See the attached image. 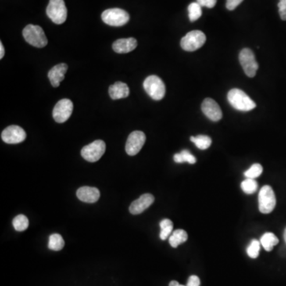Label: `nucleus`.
<instances>
[{"mask_svg":"<svg viewBox=\"0 0 286 286\" xmlns=\"http://www.w3.org/2000/svg\"><path fill=\"white\" fill-rule=\"evenodd\" d=\"M227 100L234 109L241 112H249L256 108V104L244 91L233 88L227 94Z\"/></svg>","mask_w":286,"mask_h":286,"instance_id":"nucleus-1","label":"nucleus"},{"mask_svg":"<svg viewBox=\"0 0 286 286\" xmlns=\"http://www.w3.org/2000/svg\"><path fill=\"white\" fill-rule=\"evenodd\" d=\"M23 37L26 42L37 48H43L48 44V39L41 26L30 24L25 27Z\"/></svg>","mask_w":286,"mask_h":286,"instance_id":"nucleus-2","label":"nucleus"},{"mask_svg":"<svg viewBox=\"0 0 286 286\" xmlns=\"http://www.w3.org/2000/svg\"><path fill=\"white\" fill-rule=\"evenodd\" d=\"M144 89L147 94L155 101H161L166 95V86L162 79L158 76H150L144 80Z\"/></svg>","mask_w":286,"mask_h":286,"instance_id":"nucleus-3","label":"nucleus"},{"mask_svg":"<svg viewBox=\"0 0 286 286\" xmlns=\"http://www.w3.org/2000/svg\"><path fill=\"white\" fill-rule=\"evenodd\" d=\"M48 17L55 24H62L67 19V8L64 0H50L46 8Z\"/></svg>","mask_w":286,"mask_h":286,"instance_id":"nucleus-4","label":"nucleus"},{"mask_svg":"<svg viewBox=\"0 0 286 286\" xmlns=\"http://www.w3.org/2000/svg\"><path fill=\"white\" fill-rule=\"evenodd\" d=\"M206 41V36L201 30L188 32L180 41V46L185 51L194 52L201 48Z\"/></svg>","mask_w":286,"mask_h":286,"instance_id":"nucleus-5","label":"nucleus"},{"mask_svg":"<svg viewBox=\"0 0 286 286\" xmlns=\"http://www.w3.org/2000/svg\"><path fill=\"white\" fill-rule=\"evenodd\" d=\"M276 206V197L273 188L269 185H265L261 188L258 194V208L263 214L273 212Z\"/></svg>","mask_w":286,"mask_h":286,"instance_id":"nucleus-6","label":"nucleus"},{"mask_svg":"<svg viewBox=\"0 0 286 286\" xmlns=\"http://www.w3.org/2000/svg\"><path fill=\"white\" fill-rule=\"evenodd\" d=\"M101 17L104 23L112 26H124L130 20L129 14L119 8L106 10L103 12Z\"/></svg>","mask_w":286,"mask_h":286,"instance_id":"nucleus-7","label":"nucleus"},{"mask_svg":"<svg viewBox=\"0 0 286 286\" xmlns=\"http://www.w3.org/2000/svg\"><path fill=\"white\" fill-rule=\"evenodd\" d=\"M106 151V144L102 140H96L81 150V156L89 162H96L101 159Z\"/></svg>","mask_w":286,"mask_h":286,"instance_id":"nucleus-8","label":"nucleus"},{"mask_svg":"<svg viewBox=\"0 0 286 286\" xmlns=\"http://www.w3.org/2000/svg\"><path fill=\"white\" fill-rule=\"evenodd\" d=\"M239 59L245 74L251 78L255 77L258 69V64L253 51L248 48L242 50Z\"/></svg>","mask_w":286,"mask_h":286,"instance_id":"nucleus-9","label":"nucleus"},{"mask_svg":"<svg viewBox=\"0 0 286 286\" xmlns=\"http://www.w3.org/2000/svg\"><path fill=\"white\" fill-rule=\"evenodd\" d=\"M73 104L69 99L58 101L53 111V117L57 123H65L73 113Z\"/></svg>","mask_w":286,"mask_h":286,"instance_id":"nucleus-10","label":"nucleus"},{"mask_svg":"<svg viewBox=\"0 0 286 286\" xmlns=\"http://www.w3.org/2000/svg\"><path fill=\"white\" fill-rule=\"evenodd\" d=\"M146 142V135L139 130L130 133L126 143V152L130 156L137 155Z\"/></svg>","mask_w":286,"mask_h":286,"instance_id":"nucleus-11","label":"nucleus"},{"mask_svg":"<svg viewBox=\"0 0 286 286\" xmlns=\"http://www.w3.org/2000/svg\"><path fill=\"white\" fill-rule=\"evenodd\" d=\"M3 141L8 144H18L23 142L26 139V134L25 130L19 126H8L2 132Z\"/></svg>","mask_w":286,"mask_h":286,"instance_id":"nucleus-12","label":"nucleus"},{"mask_svg":"<svg viewBox=\"0 0 286 286\" xmlns=\"http://www.w3.org/2000/svg\"><path fill=\"white\" fill-rule=\"evenodd\" d=\"M202 112L210 120L217 122L223 117L221 109L219 104L211 98L205 99L201 106Z\"/></svg>","mask_w":286,"mask_h":286,"instance_id":"nucleus-13","label":"nucleus"},{"mask_svg":"<svg viewBox=\"0 0 286 286\" xmlns=\"http://www.w3.org/2000/svg\"><path fill=\"white\" fill-rule=\"evenodd\" d=\"M154 202H155V197L152 194H143L138 199L132 203L129 208V211L132 215H138L147 210Z\"/></svg>","mask_w":286,"mask_h":286,"instance_id":"nucleus-14","label":"nucleus"},{"mask_svg":"<svg viewBox=\"0 0 286 286\" xmlns=\"http://www.w3.org/2000/svg\"><path fill=\"white\" fill-rule=\"evenodd\" d=\"M76 196L80 201L92 204V203L97 202L100 199L101 193L99 191L98 188L84 186L77 190Z\"/></svg>","mask_w":286,"mask_h":286,"instance_id":"nucleus-15","label":"nucleus"},{"mask_svg":"<svg viewBox=\"0 0 286 286\" xmlns=\"http://www.w3.org/2000/svg\"><path fill=\"white\" fill-rule=\"evenodd\" d=\"M68 70V65L61 63L53 67L48 73V77L51 80L53 87H58L61 82L65 79V74Z\"/></svg>","mask_w":286,"mask_h":286,"instance_id":"nucleus-16","label":"nucleus"},{"mask_svg":"<svg viewBox=\"0 0 286 286\" xmlns=\"http://www.w3.org/2000/svg\"><path fill=\"white\" fill-rule=\"evenodd\" d=\"M137 45V40L134 37H129L115 41L112 45V48L118 54H127L134 51Z\"/></svg>","mask_w":286,"mask_h":286,"instance_id":"nucleus-17","label":"nucleus"},{"mask_svg":"<svg viewBox=\"0 0 286 286\" xmlns=\"http://www.w3.org/2000/svg\"><path fill=\"white\" fill-rule=\"evenodd\" d=\"M130 94L127 84L123 82H115V84L110 86L109 95L112 100H119V99L126 98Z\"/></svg>","mask_w":286,"mask_h":286,"instance_id":"nucleus-18","label":"nucleus"},{"mask_svg":"<svg viewBox=\"0 0 286 286\" xmlns=\"http://www.w3.org/2000/svg\"><path fill=\"white\" fill-rule=\"evenodd\" d=\"M188 240V234L182 229H177L174 230L173 234L169 236V244L173 248H177L180 244H184Z\"/></svg>","mask_w":286,"mask_h":286,"instance_id":"nucleus-19","label":"nucleus"},{"mask_svg":"<svg viewBox=\"0 0 286 286\" xmlns=\"http://www.w3.org/2000/svg\"><path fill=\"white\" fill-rule=\"evenodd\" d=\"M260 243L266 251H271L273 249V247L278 244L279 240L277 236L273 233L267 232L262 236Z\"/></svg>","mask_w":286,"mask_h":286,"instance_id":"nucleus-20","label":"nucleus"},{"mask_svg":"<svg viewBox=\"0 0 286 286\" xmlns=\"http://www.w3.org/2000/svg\"><path fill=\"white\" fill-rule=\"evenodd\" d=\"M190 140L197 146L198 149L202 150V151L208 149L212 144L211 137L207 135H198L196 136V137L192 136L190 137Z\"/></svg>","mask_w":286,"mask_h":286,"instance_id":"nucleus-21","label":"nucleus"},{"mask_svg":"<svg viewBox=\"0 0 286 286\" xmlns=\"http://www.w3.org/2000/svg\"><path fill=\"white\" fill-rule=\"evenodd\" d=\"M48 247L50 249L54 251H61L65 247V241L62 236L59 234H53L49 239Z\"/></svg>","mask_w":286,"mask_h":286,"instance_id":"nucleus-22","label":"nucleus"},{"mask_svg":"<svg viewBox=\"0 0 286 286\" xmlns=\"http://www.w3.org/2000/svg\"><path fill=\"white\" fill-rule=\"evenodd\" d=\"M173 159H174V162L176 163L188 162V163L193 165V164H195L197 162V158L187 150H184L179 154H176L173 157Z\"/></svg>","mask_w":286,"mask_h":286,"instance_id":"nucleus-23","label":"nucleus"},{"mask_svg":"<svg viewBox=\"0 0 286 286\" xmlns=\"http://www.w3.org/2000/svg\"><path fill=\"white\" fill-rule=\"evenodd\" d=\"M161 232L160 239L162 240H166L173 231V222L169 219H165L160 223Z\"/></svg>","mask_w":286,"mask_h":286,"instance_id":"nucleus-24","label":"nucleus"},{"mask_svg":"<svg viewBox=\"0 0 286 286\" xmlns=\"http://www.w3.org/2000/svg\"><path fill=\"white\" fill-rule=\"evenodd\" d=\"M202 7L198 3H192L188 8V18L190 22L198 20L202 15Z\"/></svg>","mask_w":286,"mask_h":286,"instance_id":"nucleus-25","label":"nucleus"},{"mask_svg":"<svg viewBox=\"0 0 286 286\" xmlns=\"http://www.w3.org/2000/svg\"><path fill=\"white\" fill-rule=\"evenodd\" d=\"M13 226L18 231L26 230L29 227V219L24 215H19L13 219Z\"/></svg>","mask_w":286,"mask_h":286,"instance_id":"nucleus-26","label":"nucleus"},{"mask_svg":"<svg viewBox=\"0 0 286 286\" xmlns=\"http://www.w3.org/2000/svg\"><path fill=\"white\" fill-rule=\"evenodd\" d=\"M258 183L255 179L247 178L241 184L243 191L247 194H255L258 189Z\"/></svg>","mask_w":286,"mask_h":286,"instance_id":"nucleus-27","label":"nucleus"},{"mask_svg":"<svg viewBox=\"0 0 286 286\" xmlns=\"http://www.w3.org/2000/svg\"><path fill=\"white\" fill-rule=\"evenodd\" d=\"M263 169L260 164H254L249 169L244 173L247 178L255 179L259 177L262 174Z\"/></svg>","mask_w":286,"mask_h":286,"instance_id":"nucleus-28","label":"nucleus"},{"mask_svg":"<svg viewBox=\"0 0 286 286\" xmlns=\"http://www.w3.org/2000/svg\"><path fill=\"white\" fill-rule=\"evenodd\" d=\"M260 242H258V240H254L251 241V244L247 249V255L250 258H258L259 252H260Z\"/></svg>","mask_w":286,"mask_h":286,"instance_id":"nucleus-29","label":"nucleus"},{"mask_svg":"<svg viewBox=\"0 0 286 286\" xmlns=\"http://www.w3.org/2000/svg\"><path fill=\"white\" fill-rule=\"evenodd\" d=\"M279 14L281 20L286 21V0H280L278 3Z\"/></svg>","mask_w":286,"mask_h":286,"instance_id":"nucleus-30","label":"nucleus"},{"mask_svg":"<svg viewBox=\"0 0 286 286\" xmlns=\"http://www.w3.org/2000/svg\"><path fill=\"white\" fill-rule=\"evenodd\" d=\"M197 2L198 3L201 7L213 8L214 7L216 6L217 0H197Z\"/></svg>","mask_w":286,"mask_h":286,"instance_id":"nucleus-31","label":"nucleus"},{"mask_svg":"<svg viewBox=\"0 0 286 286\" xmlns=\"http://www.w3.org/2000/svg\"><path fill=\"white\" fill-rule=\"evenodd\" d=\"M243 1H244V0H227L226 8H227L229 11H233V10L235 9L240 4H241Z\"/></svg>","mask_w":286,"mask_h":286,"instance_id":"nucleus-32","label":"nucleus"},{"mask_svg":"<svg viewBox=\"0 0 286 286\" xmlns=\"http://www.w3.org/2000/svg\"><path fill=\"white\" fill-rule=\"evenodd\" d=\"M200 284H201V280H200L199 277L196 275H192L188 278L186 286H200Z\"/></svg>","mask_w":286,"mask_h":286,"instance_id":"nucleus-33","label":"nucleus"},{"mask_svg":"<svg viewBox=\"0 0 286 286\" xmlns=\"http://www.w3.org/2000/svg\"><path fill=\"white\" fill-rule=\"evenodd\" d=\"M4 54H5V51H4V45H3L2 42H0V59L4 58Z\"/></svg>","mask_w":286,"mask_h":286,"instance_id":"nucleus-34","label":"nucleus"},{"mask_svg":"<svg viewBox=\"0 0 286 286\" xmlns=\"http://www.w3.org/2000/svg\"><path fill=\"white\" fill-rule=\"evenodd\" d=\"M169 286H186L182 285V284H179L177 280H172L171 282L169 283Z\"/></svg>","mask_w":286,"mask_h":286,"instance_id":"nucleus-35","label":"nucleus"},{"mask_svg":"<svg viewBox=\"0 0 286 286\" xmlns=\"http://www.w3.org/2000/svg\"><path fill=\"white\" fill-rule=\"evenodd\" d=\"M284 241H285V243H286V228H285V230H284Z\"/></svg>","mask_w":286,"mask_h":286,"instance_id":"nucleus-36","label":"nucleus"}]
</instances>
